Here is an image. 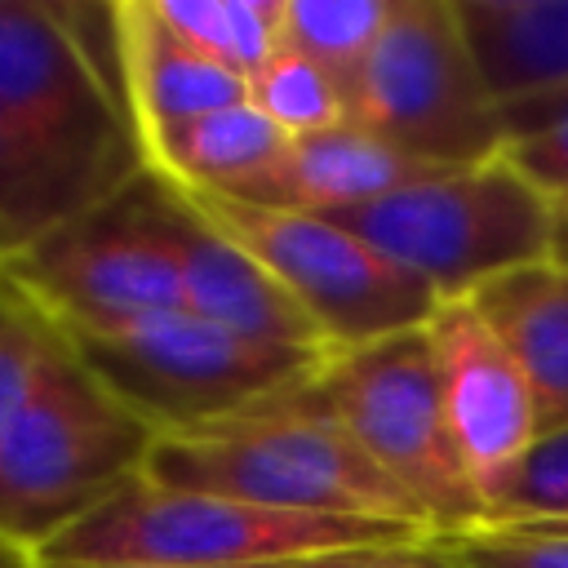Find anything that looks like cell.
<instances>
[{
	"label": "cell",
	"instance_id": "6da1fadb",
	"mask_svg": "<svg viewBox=\"0 0 568 568\" xmlns=\"http://www.w3.org/2000/svg\"><path fill=\"white\" fill-rule=\"evenodd\" d=\"M142 479L293 515L377 519L435 532L426 515L355 448V439L297 390L231 422L155 435Z\"/></svg>",
	"mask_w": 568,
	"mask_h": 568
},
{
	"label": "cell",
	"instance_id": "7a4b0ae2",
	"mask_svg": "<svg viewBox=\"0 0 568 568\" xmlns=\"http://www.w3.org/2000/svg\"><path fill=\"white\" fill-rule=\"evenodd\" d=\"M0 111L84 209L146 169L115 89L111 4L89 36L80 4L0 0Z\"/></svg>",
	"mask_w": 568,
	"mask_h": 568
},
{
	"label": "cell",
	"instance_id": "3957f363",
	"mask_svg": "<svg viewBox=\"0 0 568 568\" xmlns=\"http://www.w3.org/2000/svg\"><path fill=\"white\" fill-rule=\"evenodd\" d=\"M435 532L377 524V519H333L253 506L240 497L169 488L151 479H129L98 510L75 519L36 559L75 564H151V568H257L306 555L373 550V546H422Z\"/></svg>",
	"mask_w": 568,
	"mask_h": 568
},
{
	"label": "cell",
	"instance_id": "277c9868",
	"mask_svg": "<svg viewBox=\"0 0 568 568\" xmlns=\"http://www.w3.org/2000/svg\"><path fill=\"white\" fill-rule=\"evenodd\" d=\"M155 430L53 337L31 395L0 430V537L31 559L142 475Z\"/></svg>",
	"mask_w": 568,
	"mask_h": 568
},
{
	"label": "cell",
	"instance_id": "5b68a950",
	"mask_svg": "<svg viewBox=\"0 0 568 568\" xmlns=\"http://www.w3.org/2000/svg\"><path fill=\"white\" fill-rule=\"evenodd\" d=\"M173 226V186L142 169L0 262V280L58 337L111 333L182 306Z\"/></svg>",
	"mask_w": 568,
	"mask_h": 568
},
{
	"label": "cell",
	"instance_id": "8992f818",
	"mask_svg": "<svg viewBox=\"0 0 568 568\" xmlns=\"http://www.w3.org/2000/svg\"><path fill=\"white\" fill-rule=\"evenodd\" d=\"M333 222L417 275L439 302H453L510 271L546 262L555 204L497 155L484 164L430 169Z\"/></svg>",
	"mask_w": 568,
	"mask_h": 568
},
{
	"label": "cell",
	"instance_id": "52a82bcc",
	"mask_svg": "<svg viewBox=\"0 0 568 568\" xmlns=\"http://www.w3.org/2000/svg\"><path fill=\"white\" fill-rule=\"evenodd\" d=\"M297 395L355 439V448L426 515L435 537L484 528V501L444 417L426 324L333 351Z\"/></svg>",
	"mask_w": 568,
	"mask_h": 568
},
{
	"label": "cell",
	"instance_id": "ba28073f",
	"mask_svg": "<svg viewBox=\"0 0 568 568\" xmlns=\"http://www.w3.org/2000/svg\"><path fill=\"white\" fill-rule=\"evenodd\" d=\"M84 368L155 435L231 422L288 399L328 355L271 351L178 306L138 324L62 337Z\"/></svg>",
	"mask_w": 568,
	"mask_h": 568
},
{
	"label": "cell",
	"instance_id": "9c48e42d",
	"mask_svg": "<svg viewBox=\"0 0 568 568\" xmlns=\"http://www.w3.org/2000/svg\"><path fill=\"white\" fill-rule=\"evenodd\" d=\"M351 124L426 169L484 164L506 151L493 98L453 0H390V18L351 80Z\"/></svg>",
	"mask_w": 568,
	"mask_h": 568
},
{
	"label": "cell",
	"instance_id": "30bf717a",
	"mask_svg": "<svg viewBox=\"0 0 568 568\" xmlns=\"http://www.w3.org/2000/svg\"><path fill=\"white\" fill-rule=\"evenodd\" d=\"M182 200L209 226L253 253L275 275V284L311 315L333 351L422 328L439 306V297L417 275L399 271L333 217L200 191H182Z\"/></svg>",
	"mask_w": 568,
	"mask_h": 568
},
{
	"label": "cell",
	"instance_id": "8fae6325",
	"mask_svg": "<svg viewBox=\"0 0 568 568\" xmlns=\"http://www.w3.org/2000/svg\"><path fill=\"white\" fill-rule=\"evenodd\" d=\"M426 342L457 457L479 501H488L541 435L528 377L470 297L439 302L426 320Z\"/></svg>",
	"mask_w": 568,
	"mask_h": 568
},
{
	"label": "cell",
	"instance_id": "7c38bea8",
	"mask_svg": "<svg viewBox=\"0 0 568 568\" xmlns=\"http://www.w3.org/2000/svg\"><path fill=\"white\" fill-rule=\"evenodd\" d=\"M178 195V275H182V306L213 320L217 328L271 346V351H302V355H333L324 333L311 324V315L275 284V275L244 253L235 240H226L217 226H209L173 186Z\"/></svg>",
	"mask_w": 568,
	"mask_h": 568
},
{
	"label": "cell",
	"instance_id": "4fadbf2b",
	"mask_svg": "<svg viewBox=\"0 0 568 568\" xmlns=\"http://www.w3.org/2000/svg\"><path fill=\"white\" fill-rule=\"evenodd\" d=\"M111 44L115 89L138 142L195 115L248 102V80L186 44L151 0H111Z\"/></svg>",
	"mask_w": 568,
	"mask_h": 568
},
{
	"label": "cell",
	"instance_id": "5bb4252c",
	"mask_svg": "<svg viewBox=\"0 0 568 568\" xmlns=\"http://www.w3.org/2000/svg\"><path fill=\"white\" fill-rule=\"evenodd\" d=\"M422 173H430V169L346 120V124L311 133V138H288L280 160L235 200L337 217V213H351L359 204H373V200L408 186Z\"/></svg>",
	"mask_w": 568,
	"mask_h": 568
},
{
	"label": "cell",
	"instance_id": "9a60e30c",
	"mask_svg": "<svg viewBox=\"0 0 568 568\" xmlns=\"http://www.w3.org/2000/svg\"><path fill=\"white\" fill-rule=\"evenodd\" d=\"M528 377L537 426H568V266L532 262L470 293Z\"/></svg>",
	"mask_w": 568,
	"mask_h": 568
},
{
	"label": "cell",
	"instance_id": "2e32d148",
	"mask_svg": "<svg viewBox=\"0 0 568 568\" xmlns=\"http://www.w3.org/2000/svg\"><path fill=\"white\" fill-rule=\"evenodd\" d=\"M453 4L501 111L568 93V0H453Z\"/></svg>",
	"mask_w": 568,
	"mask_h": 568
},
{
	"label": "cell",
	"instance_id": "e0dca14e",
	"mask_svg": "<svg viewBox=\"0 0 568 568\" xmlns=\"http://www.w3.org/2000/svg\"><path fill=\"white\" fill-rule=\"evenodd\" d=\"M284 146L288 138L253 102H235L151 133L142 142V155L146 169H155L178 191L240 195L280 160Z\"/></svg>",
	"mask_w": 568,
	"mask_h": 568
},
{
	"label": "cell",
	"instance_id": "ac0fdd59",
	"mask_svg": "<svg viewBox=\"0 0 568 568\" xmlns=\"http://www.w3.org/2000/svg\"><path fill=\"white\" fill-rule=\"evenodd\" d=\"M155 13L204 58L253 75L284 49V0H151Z\"/></svg>",
	"mask_w": 568,
	"mask_h": 568
},
{
	"label": "cell",
	"instance_id": "d6986e66",
	"mask_svg": "<svg viewBox=\"0 0 568 568\" xmlns=\"http://www.w3.org/2000/svg\"><path fill=\"white\" fill-rule=\"evenodd\" d=\"M80 209L84 204L71 195V186L0 111V262Z\"/></svg>",
	"mask_w": 568,
	"mask_h": 568
},
{
	"label": "cell",
	"instance_id": "ffe728a7",
	"mask_svg": "<svg viewBox=\"0 0 568 568\" xmlns=\"http://www.w3.org/2000/svg\"><path fill=\"white\" fill-rule=\"evenodd\" d=\"M248 102L284 138H311V133H324L351 120L346 84L288 44L248 75Z\"/></svg>",
	"mask_w": 568,
	"mask_h": 568
},
{
	"label": "cell",
	"instance_id": "44dd1931",
	"mask_svg": "<svg viewBox=\"0 0 568 568\" xmlns=\"http://www.w3.org/2000/svg\"><path fill=\"white\" fill-rule=\"evenodd\" d=\"M386 18L390 0H284V44L337 75L351 98V80L373 53Z\"/></svg>",
	"mask_w": 568,
	"mask_h": 568
},
{
	"label": "cell",
	"instance_id": "7402d4cb",
	"mask_svg": "<svg viewBox=\"0 0 568 568\" xmlns=\"http://www.w3.org/2000/svg\"><path fill=\"white\" fill-rule=\"evenodd\" d=\"M484 528L568 532V426L541 430L501 488L488 493Z\"/></svg>",
	"mask_w": 568,
	"mask_h": 568
},
{
	"label": "cell",
	"instance_id": "603a6c76",
	"mask_svg": "<svg viewBox=\"0 0 568 568\" xmlns=\"http://www.w3.org/2000/svg\"><path fill=\"white\" fill-rule=\"evenodd\" d=\"M448 568H568V532L479 528L462 537H430Z\"/></svg>",
	"mask_w": 568,
	"mask_h": 568
},
{
	"label": "cell",
	"instance_id": "cb8c5ba5",
	"mask_svg": "<svg viewBox=\"0 0 568 568\" xmlns=\"http://www.w3.org/2000/svg\"><path fill=\"white\" fill-rule=\"evenodd\" d=\"M53 328L0 280V430L13 422L53 346Z\"/></svg>",
	"mask_w": 568,
	"mask_h": 568
},
{
	"label": "cell",
	"instance_id": "d4e9b609",
	"mask_svg": "<svg viewBox=\"0 0 568 568\" xmlns=\"http://www.w3.org/2000/svg\"><path fill=\"white\" fill-rule=\"evenodd\" d=\"M550 204H564L568 200V115L559 120H546L519 138L506 142L501 151Z\"/></svg>",
	"mask_w": 568,
	"mask_h": 568
},
{
	"label": "cell",
	"instance_id": "484cf974",
	"mask_svg": "<svg viewBox=\"0 0 568 568\" xmlns=\"http://www.w3.org/2000/svg\"><path fill=\"white\" fill-rule=\"evenodd\" d=\"M342 568H448L430 541L422 546H373V550H355L342 559Z\"/></svg>",
	"mask_w": 568,
	"mask_h": 568
},
{
	"label": "cell",
	"instance_id": "4316f807",
	"mask_svg": "<svg viewBox=\"0 0 568 568\" xmlns=\"http://www.w3.org/2000/svg\"><path fill=\"white\" fill-rule=\"evenodd\" d=\"M550 262L568 266V200L555 204V231H550Z\"/></svg>",
	"mask_w": 568,
	"mask_h": 568
},
{
	"label": "cell",
	"instance_id": "83f0119b",
	"mask_svg": "<svg viewBox=\"0 0 568 568\" xmlns=\"http://www.w3.org/2000/svg\"><path fill=\"white\" fill-rule=\"evenodd\" d=\"M355 550H337V555H306V559H280V564H257V568H342V559Z\"/></svg>",
	"mask_w": 568,
	"mask_h": 568
},
{
	"label": "cell",
	"instance_id": "f1b7e54d",
	"mask_svg": "<svg viewBox=\"0 0 568 568\" xmlns=\"http://www.w3.org/2000/svg\"><path fill=\"white\" fill-rule=\"evenodd\" d=\"M0 568H36V559L22 546H13L9 537H0Z\"/></svg>",
	"mask_w": 568,
	"mask_h": 568
},
{
	"label": "cell",
	"instance_id": "f546056e",
	"mask_svg": "<svg viewBox=\"0 0 568 568\" xmlns=\"http://www.w3.org/2000/svg\"><path fill=\"white\" fill-rule=\"evenodd\" d=\"M36 568H151V564H75V559H36Z\"/></svg>",
	"mask_w": 568,
	"mask_h": 568
}]
</instances>
